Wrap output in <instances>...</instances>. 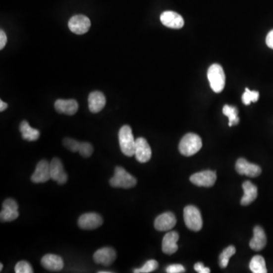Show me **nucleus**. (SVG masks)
<instances>
[{
	"label": "nucleus",
	"instance_id": "b1692460",
	"mask_svg": "<svg viewBox=\"0 0 273 273\" xmlns=\"http://www.w3.org/2000/svg\"><path fill=\"white\" fill-rule=\"evenodd\" d=\"M250 269L254 273H267L265 260L262 256H254L250 263Z\"/></svg>",
	"mask_w": 273,
	"mask_h": 273
},
{
	"label": "nucleus",
	"instance_id": "c9c22d12",
	"mask_svg": "<svg viewBox=\"0 0 273 273\" xmlns=\"http://www.w3.org/2000/svg\"><path fill=\"white\" fill-rule=\"evenodd\" d=\"M7 108H8V104L2 101H0V111H3Z\"/></svg>",
	"mask_w": 273,
	"mask_h": 273
},
{
	"label": "nucleus",
	"instance_id": "5701e85b",
	"mask_svg": "<svg viewBox=\"0 0 273 273\" xmlns=\"http://www.w3.org/2000/svg\"><path fill=\"white\" fill-rule=\"evenodd\" d=\"M20 131L21 133L23 139L28 141H35L38 140L41 133L37 129L31 128L29 123L27 121H21L20 125Z\"/></svg>",
	"mask_w": 273,
	"mask_h": 273
},
{
	"label": "nucleus",
	"instance_id": "f257e3e1",
	"mask_svg": "<svg viewBox=\"0 0 273 273\" xmlns=\"http://www.w3.org/2000/svg\"><path fill=\"white\" fill-rule=\"evenodd\" d=\"M202 147V140L199 135L193 133L185 134L178 146L179 152L185 157H191L199 152Z\"/></svg>",
	"mask_w": 273,
	"mask_h": 273
},
{
	"label": "nucleus",
	"instance_id": "2eb2a0df",
	"mask_svg": "<svg viewBox=\"0 0 273 273\" xmlns=\"http://www.w3.org/2000/svg\"><path fill=\"white\" fill-rule=\"evenodd\" d=\"M51 179L58 184H64L68 181V175L64 169L63 165L58 158H54L51 162Z\"/></svg>",
	"mask_w": 273,
	"mask_h": 273
},
{
	"label": "nucleus",
	"instance_id": "9d476101",
	"mask_svg": "<svg viewBox=\"0 0 273 273\" xmlns=\"http://www.w3.org/2000/svg\"><path fill=\"white\" fill-rule=\"evenodd\" d=\"M18 205L15 200H5L2 204V210L0 213V219L2 221H11L16 219L19 216Z\"/></svg>",
	"mask_w": 273,
	"mask_h": 273
},
{
	"label": "nucleus",
	"instance_id": "bb28decb",
	"mask_svg": "<svg viewBox=\"0 0 273 273\" xmlns=\"http://www.w3.org/2000/svg\"><path fill=\"white\" fill-rule=\"evenodd\" d=\"M260 97V94L257 91H251L249 88H245V92L242 96V102L245 105H250L251 103L257 102Z\"/></svg>",
	"mask_w": 273,
	"mask_h": 273
},
{
	"label": "nucleus",
	"instance_id": "9b49d317",
	"mask_svg": "<svg viewBox=\"0 0 273 273\" xmlns=\"http://www.w3.org/2000/svg\"><path fill=\"white\" fill-rule=\"evenodd\" d=\"M134 156L136 160L141 164L148 162L149 160H151L152 151L145 138H138L136 140Z\"/></svg>",
	"mask_w": 273,
	"mask_h": 273
},
{
	"label": "nucleus",
	"instance_id": "2f4dec72",
	"mask_svg": "<svg viewBox=\"0 0 273 273\" xmlns=\"http://www.w3.org/2000/svg\"><path fill=\"white\" fill-rule=\"evenodd\" d=\"M166 272L168 273H181L185 272V269L181 264H172L167 267Z\"/></svg>",
	"mask_w": 273,
	"mask_h": 273
},
{
	"label": "nucleus",
	"instance_id": "c85d7f7f",
	"mask_svg": "<svg viewBox=\"0 0 273 273\" xmlns=\"http://www.w3.org/2000/svg\"><path fill=\"white\" fill-rule=\"evenodd\" d=\"M78 153L81 157L88 158V157H91L94 153V147L90 143L81 142Z\"/></svg>",
	"mask_w": 273,
	"mask_h": 273
},
{
	"label": "nucleus",
	"instance_id": "7c9ffc66",
	"mask_svg": "<svg viewBox=\"0 0 273 273\" xmlns=\"http://www.w3.org/2000/svg\"><path fill=\"white\" fill-rule=\"evenodd\" d=\"M15 271L16 273H34L32 267L29 263L26 261H20L16 264L15 267Z\"/></svg>",
	"mask_w": 273,
	"mask_h": 273
},
{
	"label": "nucleus",
	"instance_id": "393cba45",
	"mask_svg": "<svg viewBox=\"0 0 273 273\" xmlns=\"http://www.w3.org/2000/svg\"><path fill=\"white\" fill-rule=\"evenodd\" d=\"M222 111L223 114L226 115L228 118V120H229L228 125L230 127L232 126V125H238L240 119L238 116V111L236 107L225 105V107H223Z\"/></svg>",
	"mask_w": 273,
	"mask_h": 273
},
{
	"label": "nucleus",
	"instance_id": "c756f323",
	"mask_svg": "<svg viewBox=\"0 0 273 273\" xmlns=\"http://www.w3.org/2000/svg\"><path fill=\"white\" fill-rule=\"evenodd\" d=\"M63 145L65 146V148L68 149V151H71V152H78L81 142L71 139V138H66L63 140Z\"/></svg>",
	"mask_w": 273,
	"mask_h": 273
},
{
	"label": "nucleus",
	"instance_id": "f704fd0d",
	"mask_svg": "<svg viewBox=\"0 0 273 273\" xmlns=\"http://www.w3.org/2000/svg\"><path fill=\"white\" fill-rule=\"evenodd\" d=\"M266 43L267 45L270 48L273 50V30L270 31L268 34H267V39H266Z\"/></svg>",
	"mask_w": 273,
	"mask_h": 273
},
{
	"label": "nucleus",
	"instance_id": "cd10ccee",
	"mask_svg": "<svg viewBox=\"0 0 273 273\" xmlns=\"http://www.w3.org/2000/svg\"><path fill=\"white\" fill-rule=\"evenodd\" d=\"M159 264L157 260H148L147 263H145L144 266L141 269H136L134 270V273H152L154 270L158 268Z\"/></svg>",
	"mask_w": 273,
	"mask_h": 273
},
{
	"label": "nucleus",
	"instance_id": "6e6552de",
	"mask_svg": "<svg viewBox=\"0 0 273 273\" xmlns=\"http://www.w3.org/2000/svg\"><path fill=\"white\" fill-rule=\"evenodd\" d=\"M51 179V163L43 160L37 164L35 171L31 176V181L35 184L45 183Z\"/></svg>",
	"mask_w": 273,
	"mask_h": 273
},
{
	"label": "nucleus",
	"instance_id": "1a4fd4ad",
	"mask_svg": "<svg viewBox=\"0 0 273 273\" xmlns=\"http://www.w3.org/2000/svg\"><path fill=\"white\" fill-rule=\"evenodd\" d=\"M104 223L101 216L95 213H88L83 214L78 219V225L82 229L91 230L96 229L101 226Z\"/></svg>",
	"mask_w": 273,
	"mask_h": 273
},
{
	"label": "nucleus",
	"instance_id": "6ab92c4d",
	"mask_svg": "<svg viewBox=\"0 0 273 273\" xmlns=\"http://www.w3.org/2000/svg\"><path fill=\"white\" fill-rule=\"evenodd\" d=\"M55 109L58 113L73 115L78 111V104L74 100H57Z\"/></svg>",
	"mask_w": 273,
	"mask_h": 273
},
{
	"label": "nucleus",
	"instance_id": "0eeeda50",
	"mask_svg": "<svg viewBox=\"0 0 273 273\" xmlns=\"http://www.w3.org/2000/svg\"><path fill=\"white\" fill-rule=\"evenodd\" d=\"M217 173L215 171L206 170L197 172L191 175L190 181L199 187H212L217 181Z\"/></svg>",
	"mask_w": 273,
	"mask_h": 273
},
{
	"label": "nucleus",
	"instance_id": "ddd939ff",
	"mask_svg": "<svg viewBox=\"0 0 273 273\" xmlns=\"http://www.w3.org/2000/svg\"><path fill=\"white\" fill-rule=\"evenodd\" d=\"M115 259L116 252L113 248L109 247H103L96 251L94 254V262L97 264H102L106 267H109L112 264Z\"/></svg>",
	"mask_w": 273,
	"mask_h": 273
},
{
	"label": "nucleus",
	"instance_id": "f8f14e48",
	"mask_svg": "<svg viewBox=\"0 0 273 273\" xmlns=\"http://www.w3.org/2000/svg\"><path fill=\"white\" fill-rule=\"evenodd\" d=\"M235 169L240 175H247L251 178L259 176L262 171L259 165L251 164L244 158L238 159L235 165Z\"/></svg>",
	"mask_w": 273,
	"mask_h": 273
},
{
	"label": "nucleus",
	"instance_id": "aec40b11",
	"mask_svg": "<svg viewBox=\"0 0 273 273\" xmlns=\"http://www.w3.org/2000/svg\"><path fill=\"white\" fill-rule=\"evenodd\" d=\"M107 100L105 96L100 91H94L91 93L88 97V104L89 109L93 113L100 112L105 107Z\"/></svg>",
	"mask_w": 273,
	"mask_h": 273
},
{
	"label": "nucleus",
	"instance_id": "e433bc0d",
	"mask_svg": "<svg viewBox=\"0 0 273 273\" xmlns=\"http://www.w3.org/2000/svg\"><path fill=\"white\" fill-rule=\"evenodd\" d=\"M2 267H3V265H2V264H0V272H2Z\"/></svg>",
	"mask_w": 273,
	"mask_h": 273
},
{
	"label": "nucleus",
	"instance_id": "20e7f679",
	"mask_svg": "<svg viewBox=\"0 0 273 273\" xmlns=\"http://www.w3.org/2000/svg\"><path fill=\"white\" fill-rule=\"evenodd\" d=\"M210 87L215 93H220L225 88V75L222 67L218 64H214L207 71Z\"/></svg>",
	"mask_w": 273,
	"mask_h": 273
},
{
	"label": "nucleus",
	"instance_id": "412c9836",
	"mask_svg": "<svg viewBox=\"0 0 273 273\" xmlns=\"http://www.w3.org/2000/svg\"><path fill=\"white\" fill-rule=\"evenodd\" d=\"M267 245V235L260 226H256L254 229V238L250 241V247L255 251L264 249Z\"/></svg>",
	"mask_w": 273,
	"mask_h": 273
},
{
	"label": "nucleus",
	"instance_id": "f3484780",
	"mask_svg": "<svg viewBox=\"0 0 273 273\" xmlns=\"http://www.w3.org/2000/svg\"><path fill=\"white\" fill-rule=\"evenodd\" d=\"M41 265L49 271H61L64 267V261L59 256L46 254L41 259Z\"/></svg>",
	"mask_w": 273,
	"mask_h": 273
},
{
	"label": "nucleus",
	"instance_id": "39448f33",
	"mask_svg": "<svg viewBox=\"0 0 273 273\" xmlns=\"http://www.w3.org/2000/svg\"><path fill=\"white\" fill-rule=\"evenodd\" d=\"M185 225L190 230L199 231L203 227L202 217L200 210L194 206H188L184 210Z\"/></svg>",
	"mask_w": 273,
	"mask_h": 273
},
{
	"label": "nucleus",
	"instance_id": "a211bd4d",
	"mask_svg": "<svg viewBox=\"0 0 273 273\" xmlns=\"http://www.w3.org/2000/svg\"><path fill=\"white\" fill-rule=\"evenodd\" d=\"M178 239H179V235L176 231H170L167 233L163 240V251L168 255L175 254L178 249V246L177 244Z\"/></svg>",
	"mask_w": 273,
	"mask_h": 273
},
{
	"label": "nucleus",
	"instance_id": "423d86ee",
	"mask_svg": "<svg viewBox=\"0 0 273 273\" xmlns=\"http://www.w3.org/2000/svg\"><path fill=\"white\" fill-rule=\"evenodd\" d=\"M91 21L84 15H77L71 17L68 21V28L74 34H84L89 31Z\"/></svg>",
	"mask_w": 273,
	"mask_h": 273
},
{
	"label": "nucleus",
	"instance_id": "4468645a",
	"mask_svg": "<svg viewBox=\"0 0 273 273\" xmlns=\"http://www.w3.org/2000/svg\"><path fill=\"white\" fill-rule=\"evenodd\" d=\"M160 21L167 28L180 29L184 26V21L182 16L175 11H164L160 15Z\"/></svg>",
	"mask_w": 273,
	"mask_h": 273
},
{
	"label": "nucleus",
	"instance_id": "72a5a7b5",
	"mask_svg": "<svg viewBox=\"0 0 273 273\" xmlns=\"http://www.w3.org/2000/svg\"><path fill=\"white\" fill-rule=\"evenodd\" d=\"M7 43V36L5 33L2 30L0 31V49H2L5 47V44Z\"/></svg>",
	"mask_w": 273,
	"mask_h": 273
},
{
	"label": "nucleus",
	"instance_id": "7ed1b4c3",
	"mask_svg": "<svg viewBox=\"0 0 273 273\" xmlns=\"http://www.w3.org/2000/svg\"><path fill=\"white\" fill-rule=\"evenodd\" d=\"M120 148L121 152L127 157L134 156L136 141L132 134V130L129 125L121 127L118 133Z\"/></svg>",
	"mask_w": 273,
	"mask_h": 273
},
{
	"label": "nucleus",
	"instance_id": "4c0bfd02",
	"mask_svg": "<svg viewBox=\"0 0 273 273\" xmlns=\"http://www.w3.org/2000/svg\"><path fill=\"white\" fill-rule=\"evenodd\" d=\"M111 272H103V271H101V272H99V273H111Z\"/></svg>",
	"mask_w": 273,
	"mask_h": 273
},
{
	"label": "nucleus",
	"instance_id": "473e14b6",
	"mask_svg": "<svg viewBox=\"0 0 273 273\" xmlns=\"http://www.w3.org/2000/svg\"><path fill=\"white\" fill-rule=\"evenodd\" d=\"M194 270L199 273H210V270L207 267H204L202 263H197L194 265Z\"/></svg>",
	"mask_w": 273,
	"mask_h": 273
},
{
	"label": "nucleus",
	"instance_id": "dca6fc26",
	"mask_svg": "<svg viewBox=\"0 0 273 273\" xmlns=\"http://www.w3.org/2000/svg\"><path fill=\"white\" fill-rule=\"evenodd\" d=\"M176 221L175 216L172 213L167 212L157 217L154 221V226L157 231H169L176 225Z\"/></svg>",
	"mask_w": 273,
	"mask_h": 273
},
{
	"label": "nucleus",
	"instance_id": "a878e982",
	"mask_svg": "<svg viewBox=\"0 0 273 273\" xmlns=\"http://www.w3.org/2000/svg\"><path fill=\"white\" fill-rule=\"evenodd\" d=\"M236 252V249L234 246H228L219 256V266L221 268H226L229 262V259Z\"/></svg>",
	"mask_w": 273,
	"mask_h": 273
},
{
	"label": "nucleus",
	"instance_id": "f03ea898",
	"mask_svg": "<svg viewBox=\"0 0 273 273\" xmlns=\"http://www.w3.org/2000/svg\"><path fill=\"white\" fill-rule=\"evenodd\" d=\"M110 185L113 188H134L137 184V179L128 173L125 168L117 166L115 168L114 176L110 179Z\"/></svg>",
	"mask_w": 273,
	"mask_h": 273
},
{
	"label": "nucleus",
	"instance_id": "4be33fe9",
	"mask_svg": "<svg viewBox=\"0 0 273 273\" xmlns=\"http://www.w3.org/2000/svg\"><path fill=\"white\" fill-rule=\"evenodd\" d=\"M244 196L241 201V205L247 206L255 201L258 194L257 186L254 185L251 181H247L243 184Z\"/></svg>",
	"mask_w": 273,
	"mask_h": 273
}]
</instances>
